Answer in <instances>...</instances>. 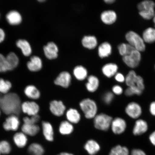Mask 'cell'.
<instances>
[{"mask_svg": "<svg viewBox=\"0 0 155 155\" xmlns=\"http://www.w3.org/2000/svg\"><path fill=\"white\" fill-rule=\"evenodd\" d=\"M0 108L9 115H19L21 110L20 98L15 93H8L3 96L0 102Z\"/></svg>", "mask_w": 155, "mask_h": 155, "instance_id": "obj_1", "label": "cell"}, {"mask_svg": "<svg viewBox=\"0 0 155 155\" xmlns=\"http://www.w3.org/2000/svg\"><path fill=\"white\" fill-rule=\"evenodd\" d=\"M126 84L137 95H140L144 90L145 86L142 78L137 75L135 71H131L125 78Z\"/></svg>", "mask_w": 155, "mask_h": 155, "instance_id": "obj_2", "label": "cell"}, {"mask_svg": "<svg viewBox=\"0 0 155 155\" xmlns=\"http://www.w3.org/2000/svg\"><path fill=\"white\" fill-rule=\"evenodd\" d=\"M79 106L87 119H94L97 115V106L94 100L88 98L84 99L80 102Z\"/></svg>", "mask_w": 155, "mask_h": 155, "instance_id": "obj_3", "label": "cell"}, {"mask_svg": "<svg viewBox=\"0 0 155 155\" xmlns=\"http://www.w3.org/2000/svg\"><path fill=\"white\" fill-rule=\"evenodd\" d=\"M125 38L129 44L135 49L140 52L144 51L145 49V42L143 38L136 32L130 31L126 34Z\"/></svg>", "mask_w": 155, "mask_h": 155, "instance_id": "obj_4", "label": "cell"}, {"mask_svg": "<svg viewBox=\"0 0 155 155\" xmlns=\"http://www.w3.org/2000/svg\"><path fill=\"white\" fill-rule=\"evenodd\" d=\"M112 118L104 113L97 114L94 118V127L99 130L106 131L111 127Z\"/></svg>", "mask_w": 155, "mask_h": 155, "instance_id": "obj_5", "label": "cell"}, {"mask_svg": "<svg viewBox=\"0 0 155 155\" xmlns=\"http://www.w3.org/2000/svg\"><path fill=\"white\" fill-rule=\"evenodd\" d=\"M141 59L140 52L135 49L123 58L124 62L128 66L131 68H135L138 66Z\"/></svg>", "mask_w": 155, "mask_h": 155, "instance_id": "obj_6", "label": "cell"}, {"mask_svg": "<svg viewBox=\"0 0 155 155\" xmlns=\"http://www.w3.org/2000/svg\"><path fill=\"white\" fill-rule=\"evenodd\" d=\"M125 111L127 115L133 119H137L142 113L141 107L135 102H131L128 104L126 106Z\"/></svg>", "mask_w": 155, "mask_h": 155, "instance_id": "obj_7", "label": "cell"}, {"mask_svg": "<svg viewBox=\"0 0 155 155\" xmlns=\"http://www.w3.org/2000/svg\"><path fill=\"white\" fill-rule=\"evenodd\" d=\"M127 127V123L122 118L116 117L112 120L111 128L112 131L115 134H121L125 131Z\"/></svg>", "mask_w": 155, "mask_h": 155, "instance_id": "obj_8", "label": "cell"}, {"mask_svg": "<svg viewBox=\"0 0 155 155\" xmlns=\"http://www.w3.org/2000/svg\"><path fill=\"white\" fill-rule=\"evenodd\" d=\"M50 110L54 116L60 117L65 113L66 107L61 101L53 100L50 103Z\"/></svg>", "mask_w": 155, "mask_h": 155, "instance_id": "obj_9", "label": "cell"}, {"mask_svg": "<svg viewBox=\"0 0 155 155\" xmlns=\"http://www.w3.org/2000/svg\"><path fill=\"white\" fill-rule=\"evenodd\" d=\"M39 110L38 104L34 102H25L21 104V110L29 116L37 115Z\"/></svg>", "mask_w": 155, "mask_h": 155, "instance_id": "obj_10", "label": "cell"}, {"mask_svg": "<svg viewBox=\"0 0 155 155\" xmlns=\"http://www.w3.org/2000/svg\"><path fill=\"white\" fill-rule=\"evenodd\" d=\"M71 79L70 74L67 71H63L54 81V83L57 86L67 88L71 84Z\"/></svg>", "mask_w": 155, "mask_h": 155, "instance_id": "obj_11", "label": "cell"}, {"mask_svg": "<svg viewBox=\"0 0 155 155\" xmlns=\"http://www.w3.org/2000/svg\"><path fill=\"white\" fill-rule=\"evenodd\" d=\"M20 122L17 115H11L3 123L4 129L7 131H16L18 128Z\"/></svg>", "mask_w": 155, "mask_h": 155, "instance_id": "obj_12", "label": "cell"}, {"mask_svg": "<svg viewBox=\"0 0 155 155\" xmlns=\"http://www.w3.org/2000/svg\"><path fill=\"white\" fill-rule=\"evenodd\" d=\"M44 54L48 59H54L58 57V48L54 42H48L44 47Z\"/></svg>", "mask_w": 155, "mask_h": 155, "instance_id": "obj_13", "label": "cell"}, {"mask_svg": "<svg viewBox=\"0 0 155 155\" xmlns=\"http://www.w3.org/2000/svg\"><path fill=\"white\" fill-rule=\"evenodd\" d=\"M148 130V125L147 122L142 119H139L135 122L133 132L135 135H140L146 132Z\"/></svg>", "mask_w": 155, "mask_h": 155, "instance_id": "obj_14", "label": "cell"}, {"mask_svg": "<svg viewBox=\"0 0 155 155\" xmlns=\"http://www.w3.org/2000/svg\"><path fill=\"white\" fill-rule=\"evenodd\" d=\"M42 66L41 59L38 56H34L31 57L30 61L27 63L29 70L32 71H37L40 70Z\"/></svg>", "mask_w": 155, "mask_h": 155, "instance_id": "obj_15", "label": "cell"}, {"mask_svg": "<svg viewBox=\"0 0 155 155\" xmlns=\"http://www.w3.org/2000/svg\"><path fill=\"white\" fill-rule=\"evenodd\" d=\"M42 129L45 137L49 141H52L54 140V132L53 126L49 122H42Z\"/></svg>", "mask_w": 155, "mask_h": 155, "instance_id": "obj_16", "label": "cell"}, {"mask_svg": "<svg viewBox=\"0 0 155 155\" xmlns=\"http://www.w3.org/2000/svg\"><path fill=\"white\" fill-rule=\"evenodd\" d=\"M6 18L8 22L13 25L20 24L22 21L21 15L18 11L15 10L9 12L7 14Z\"/></svg>", "mask_w": 155, "mask_h": 155, "instance_id": "obj_17", "label": "cell"}, {"mask_svg": "<svg viewBox=\"0 0 155 155\" xmlns=\"http://www.w3.org/2000/svg\"><path fill=\"white\" fill-rule=\"evenodd\" d=\"M101 17L102 22L104 24L111 25L115 22L117 19V15L115 11L108 10L103 12Z\"/></svg>", "mask_w": 155, "mask_h": 155, "instance_id": "obj_18", "label": "cell"}, {"mask_svg": "<svg viewBox=\"0 0 155 155\" xmlns=\"http://www.w3.org/2000/svg\"><path fill=\"white\" fill-rule=\"evenodd\" d=\"M67 121L71 124L78 123L81 119V115L79 112L75 108H71L68 110L66 114Z\"/></svg>", "mask_w": 155, "mask_h": 155, "instance_id": "obj_19", "label": "cell"}, {"mask_svg": "<svg viewBox=\"0 0 155 155\" xmlns=\"http://www.w3.org/2000/svg\"><path fill=\"white\" fill-rule=\"evenodd\" d=\"M84 148L90 155H95L100 150V147L98 143L92 139L87 141L84 145Z\"/></svg>", "mask_w": 155, "mask_h": 155, "instance_id": "obj_20", "label": "cell"}, {"mask_svg": "<svg viewBox=\"0 0 155 155\" xmlns=\"http://www.w3.org/2000/svg\"><path fill=\"white\" fill-rule=\"evenodd\" d=\"M99 81L96 77L94 75H90L88 78V82L86 83V87L88 92L93 93L96 92L97 90Z\"/></svg>", "mask_w": 155, "mask_h": 155, "instance_id": "obj_21", "label": "cell"}, {"mask_svg": "<svg viewBox=\"0 0 155 155\" xmlns=\"http://www.w3.org/2000/svg\"><path fill=\"white\" fill-rule=\"evenodd\" d=\"M17 47L20 48L22 53L25 56H30L32 53V48L30 43L27 40L20 39L16 42Z\"/></svg>", "mask_w": 155, "mask_h": 155, "instance_id": "obj_22", "label": "cell"}, {"mask_svg": "<svg viewBox=\"0 0 155 155\" xmlns=\"http://www.w3.org/2000/svg\"><path fill=\"white\" fill-rule=\"evenodd\" d=\"M40 127L36 124H24L22 127V130L25 134L31 136L36 135L40 131Z\"/></svg>", "mask_w": 155, "mask_h": 155, "instance_id": "obj_23", "label": "cell"}, {"mask_svg": "<svg viewBox=\"0 0 155 155\" xmlns=\"http://www.w3.org/2000/svg\"><path fill=\"white\" fill-rule=\"evenodd\" d=\"M6 59L8 71L12 70L18 66L19 60L16 54L14 53H9L6 57Z\"/></svg>", "mask_w": 155, "mask_h": 155, "instance_id": "obj_24", "label": "cell"}, {"mask_svg": "<svg viewBox=\"0 0 155 155\" xmlns=\"http://www.w3.org/2000/svg\"><path fill=\"white\" fill-rule=\"evenodd\" d=\"M117 65L114 63H108L104 65L102 68L103 73L108 78H111L117 73Z\"/></svg>", "mask_w": 155, "mask_h": 155, "instance_id": "obj_25", "label": "cell"}, {"mask_svg": "<svg viewBox=\"0 0 155 155\" xmlns=\"http://www.w3.org/2000/svg\"><path fill=\"white\" fill-rule=\"evenodd\" d=\"M82 44L85 48L90 49H93L96 47L97 41L95 37L93 36H87L82 40Z\"/></svg>", "mask_w": 155, "mask_h": 155, "instance_id": "obj_26", "label": "cell"}, {"mask_svg": "<svg viewBox=\"0 0 155 155\" xmlns=\"http://www.w3.org/2000/svg\"><path fill=\"white\" fill-rule=\"evenodd\" d=\"M98 51L100 58L108 57L111 53V46L107 42H104L99 46Z\"/></svg>", "mask_w": 155, "mask_h": 155, "instance_id": "obj_27", "label": "cell"}, {"mask_svg": "<svg viewBox=\"0 0 155 155\" xmlns=\"http://www.w3.org/2000/svg\"><path fill=\"white\" fill-rule=\"evenodd\" d=\"M59 132L63 135H68L71 134L74 130L72 124L67 121H62L59 126Z\"/></svg>", "mask_w": 155, "mask_h": 155, "instance_id": "obj_28", "label": "cell"}, {"mask_svg": "<svg viewBox=\"0 0 155 155\" xmlns=\"http://www.w3.org/2000/svg\"><path fill=\"white\" fill-rule=\"evenodd\" d=\"M24 92L27 97L32 99H38L40 96L39 91L35 87L32 85H29L26 87Z\"/></svg>", "mask_w": 155, "mask_h": 155, "instance_id": "obj_29", "label": "cell"}, {"mask_svg": "<svg viewBox=\"0 0 155 155\" xmlns=\"http://www.w3.org/2000/svg\"><path fill=\"white\" fill-rule=\"evenodd\" d=\"M142 38L145 42L153 43L155 42V29L152 28H147L143 32Z\"/></svg>", "mask_w": 155, "mask_h": 155, "instance_id": "obj_30", "label": "cell"}, {"mask_svg": "<svg viewBox=\"0 0 155 155\" xmlns=\"http://www.w3.org/2000/svg\"><path fill=\"white\" fill-rule=\"evenodd\" d=\"M73 74L77 80L82 81L86 78L88 73L86 68L82 66L79 65L75 68Z\"/></svg>", "mask_w": 155, "mask_h": 155, "instance_id": "obj_31", "label": "cell"}, {"mask_svg": "<svg viewBox=\"0 0 155 155\" xmlns=\"http://www.w3.org/2000/svg\"><path fill=\"white\" fill-rule=\"evenodd\" d=\"M13 140L15 144L19 148H23L26 146L28 141L26 134L21 132L15 134L13 137Z\"/></svg>", "mask_w": 155, "mask_h": 155, "instance_id": "obj_32", "label": "cell"}, {"mask_svg": "<svg viewBox=\"0 0 155 155\" xmlns=\"http://www.w3.org/2000/svg\"><path fill=\"white\" fill-rule=\"evenodd\" d=\"M130 154L127 147L117 145L111 149L108 155H130Z\"/></svg>", "mask_w": 155, "mask_h": 155, "instance_id": "obj_33", "label": "cell"}, {"mask_svg": "<svg viewBox=\"0 0 155 155\" xmlns=\"http://www.w3.org/2000/svg\"><path fill=\"white\" fill-rule=\"evenodd\" d=\"M29 152L33 155H43L44 149L41 145L38 143H33L29 146Z\"/></svg>", "mask_w": 155, "mask_h": 155, "instance_id": "obj_34", "label": "cell"}, {"mask_svg": "<svg viewBox=\"0 0 155 155\" xmlns=\"http://www.w3.org/2000/svg\"><path fill=\"white\" fill-rule=\"evenodd\" d=\"M135 48L129 44L122 43L118 46L119 53L123 57L127 55Z\"/></svg>", "mask_w": 155, "mask_h": 155, "instance_id": "obj_35", "label": "cell"}, {"mask_svg": "<svg viewBox=\"0 0 155 155\" xmlns=\"http://www.w3.org/2000/svg\"><path fill=\"white\" fill-rule=\"evenodd\" d=\"M12 87V84L8 81L0 79V92L2 94H8Z\"/></svg>", "mask_w": 155, "mask_h": 155, "instance_id": "obj_36", "label": "cell"}, {"mask_svg": "<svg viewBox=\"0 0 155 155\" xmlns=\"http://www.w3.org/2000/svg\"><path fill=\"white\" fill-rule=\"evenodd\" d=\"M139 14L145 19H150L153 18L155 15L154 8L144 9L139 11Z\"/></svg>", "mask_w": 155, "mask_h": 155, "instance_id": "obj_37", "label": "cell"}, {"mask_svg": "<svg viewBox=\"0 0 155 155\" xmlns=\"http://www.w3.org/2000/svg\"><path fill=\"white\" fill-rule=\"evenodd\" d=\"M155 7V3L150 0L143 1L139 3L137 5V8L139 11L147 8H154Z\"/></svg>", "mask_w": 155, "mask_h": 155, "instance_id": "obj_38", "label": "cell"}, {"mask_svg": "<svg viewBox=\"0 0 155 155\" xmlns=\"http://www.w3.org/2000/svg\"><path fill=\"white\" fill-rule=\"evenodd\" d=\"M11 150V147L9 143L6 141L0 142V152L3 154L9 153Z\"/></svg>", "mask_w": 155, "mask_h": 155, "instance_id": "obj_39", "label": "cell"}, {"mask_svg": "<svg viewBox=\"0 0 155 155\" xmlns=\"http://www.w3.org/2000/svg\"><path fill=\"white\" fill-rule=\"evenodd\" d=\"M40 116L37 114V115L32 116L30 118L27 117H25L23 119V121H24V124H36L40 121Z\"/></svg>", "mask_w": 155, "mask_h": 155, "instance_id": "obj_40", "label": "cell"}, {"mask_svg": "<svg viewBox=\"0 0 155 155\" xmlns=\"http://www.w3.org/2000/svg\"><path fill=\"white\" fill-rule=\"evenodd\" d=\"M8 70L6 57L0 54V72H5Z\"/></svg>", "mask_w": 155, "mask_h": 155, "instance_id": "obj_41", "label": "cell"}, {"mask_svg": "<svg viewBox=\"0 0 155 155\" xmlns=\"http://www.w3.org/2000/svg\"><path fill=\"white\" fill-rule=\"evenodd\" d=\"M114 98V94L111 92H108L104 94L103 100L105 104H108L111 103Z\"/></svg>", "mask_w": 155, "mask_h": 155, "instance_id": "obj_42", "label": "cell"}, {"mask_svg": "<svg viewBox=\"0 0 155 155\" xmlns=\"http://www.w3.org/2000/svg\"><path fill=\"white\" fill-rule=\"evenodd\" d=\"M112 92L114 94L119 95L121 94L123 92V89L122 87L119 85H115L112 88Z\"/></svg>", "mask_w": 155, "mask_h": 155, "instance_id": "obj_43", "label": "cell"}, {"mask_svg": "<svg viewBox=\"0 0 155 155\" xmlns=\"http://www.w3.org/2000/svg\"><path fill=\"white\" fill-rule=\"evenodd\" d=\"M130 155H147V154L144 151L141 149H134L131 150Z\"/></svg>", "mask_w": 155, "mask_h": 155, "instance_id": "obj_44", "label": "cell"}, {"mask_svg": "<svg viewBox=\"0 0 155 155\" xmlns=\"http://www.w3.org/2000/svg\"><path fill=\"white\" fill-rule=\"evenodd\" d=\"M116 80L119 82H123L125 80V78L123 74L120 73H116L115 75Z\"/></svg>", "mask_w": 155, "mask_h": 155, "instance_id": "obj_45", "label": "cell"}, {"mask_svg": "<svg viewBox=\"0 0 155 155\" xmlns=\"http://www.w3.org/2000/svg\"><path fill=\"white\" fill-rule=\"evenodd\" d=\"M150 111L151 114L155 116V101L153 102L150 104Z\"/></svg>", "mask_w": 155, "mask_h": 155, "instance_id": "obj_46", "label": "cell"}, {"mask_svg": "<svg viewBox=\"0 0 155 155\" xmlns=\"http://www.w3.org/2000/svg\"><path fill=\"white\" fill-rule=\"evenodd\" d=\"M149 139L151 144L155 146V131L151 134L149 137Z\"/></svg>", "mask_w": 155, "mask_h": 155, "instance_id": "obj_47", "label": "cell"}, {"mask_svg": "<svg viewBox=\"0 0 155 155\" xmlns=\"http://www.w3.org/2000/svg\"><path fill=\"white\" fill-rule=\"evenodd\" d=\"M5 38V34L2 29L0 28V43L3 42Z\"/></svg>", "mask_w": 155, "mask_h": 155, "instance_id": "obj_48", "label": "cell"}, {"mask_svg": "<svg viewBox=\"0 0 155 155\" xmlns=\"http://www.w3.org/2000/svg\"><path fill=\"white\" fill-rule=\"evenodd\" d=\"M104 2L107 3L111 4L113 3L114 2H115V1H114V0H105Z\"/></svg>", "mask_w": 155, "mask_h": 155, "instance_id": "obj_49", "label": "cell"}, {"mask_svg": "<svg viewBox=\"0 0 155 155\" xmlns=\"http://www.w3.org/2000/svg\"><path fill=\"white\" fill-rule=\"evenodd\" d=\"M57 155H74L73 154L71 153H66V152H62L61 153Z\"/></svg>", "mask_w": 155, "mask_h": 155, "instance_id": "obj_50", "label": "cell"}, {"mask_svg": "<svg viewBox=\"0 0 155 155\" xmlns=\"http://www.w3.org/2000/svg\"><path fill=\"white\" fill-rule=\"evenodd\" d=\"M3 96L2 95V93L0 92V102H1L2 99V98H3Z\"/></svg>", "mask_w": 155, "mask_h": 155, "instance_id": "obj_51", "label": "cell"}, {"mask_svg": "<svg viewBox=\"0 0 155 155\" xmlns=\"http://www.w3.org/2000/svg\"><path fill=\"white\" fill-rule=\"evenodd\" d=\"M153 22H154V24H155V15H154V17L153 18Z\"/></svg>", "mask_w": 155, "mask_h": 155, "instance_id": "obj_52", "label": "cell"}, {"mask_svg": "<svg viewBox=\"0 0 155 155\" xmlns=\"http://www.w3.org/2000/svg\"><path fill=\"white\" fill-rule=\"evenodd\" d=\"M45 1H44V0H40V1H39L40 2H43Z\"/></svg>", "mask_w": 155, "mask_h": 155, "instance_id": "obj_53", "label": "cell"}, {"mask_svg": "<svg viewBox=\"0 0 155 155\" xmlns=\"http://www.w3.org/2000/svg\"><path fill=\"white\" fill-rule=\"evenodd\" d=\"M0 115H1V111H0Z\"/></svg>", "mask_w": 155, "mask_h": 155, "instance_id": "obj_54", "label": "cell"}, {"mask_svg": "<svg viewBox=\"0 0 155 155\" xmlns=\"http://www.w3.org/2000/svg\"><path fill=\"white\" fill-rule=\"evenodd\" d=\"M1 152H0V155H1Z\"/></svg>", "mask_w": 155, "mask_h": 155, "instance_id": "obj_55", "label": "cell"}, {"mask_svg": "<svg viewBox=\"0 0 155 155\" xmlns=\"http://www.w3.org/2000/svg\"></svg>", "mask_w": 155, "mask_h": 155, "instance_id": "obj_56", "label": "cell"}]
</instances>
